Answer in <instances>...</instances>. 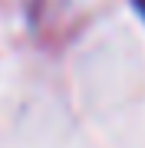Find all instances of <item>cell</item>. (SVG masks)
<instances>
[{"instance_id":"obj_1","label":"cell","mask_w":145,"mask_h":148,"mask_svg":"<svg viewBox=\"0 0 145 148\" xmlns=\"http://www.w3.org/2000/svg\"><path fill=\"white\" fill-rule=\"evenodd\" d=\"M139 10H142V13H145V0H139Z\"/></svg>"}]
</instances>
